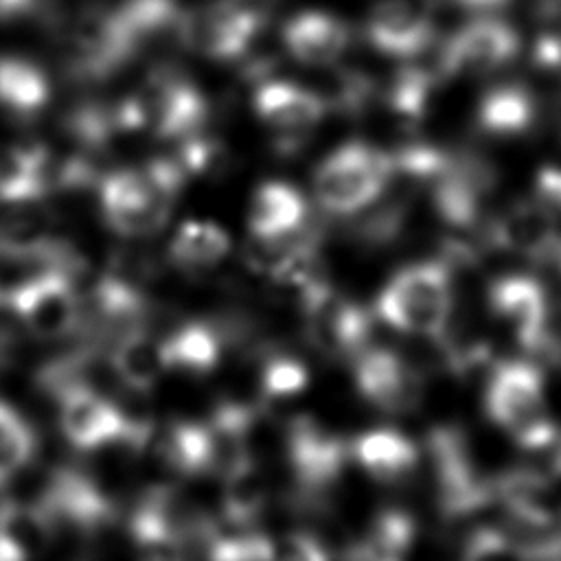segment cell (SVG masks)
Masks as SVG:
<instances>
[{"instance_id": "obj_1", "label": "cell", "mask_w": 561, "mask_h": 561, "mask_svg": "<svg viewBox=\"0 0 561 561\" xmlns=\"http://www.w3.org/2000/svg\"><path fill=\"white\" fill-rule=\"evenodd\" d=\"M186 180V171L173 156H158L142 167L114 169L99 180L101 217L123 239H149L169 224L173 202Z\"/></svg>"}, {"instance_id": "obj_2", "label": "cell", "mask_w": 561, "mask_h": 561, "mask_svg": "<svg viewBox=\"0 0 561 561\" xmlns=\"http://www.w3.org/2000/svg\"><path fill=\"white\" fill-rule=\"evenodd\" d=\"M456 305L449 261L401 267L379 289L375 316L386 327L414 337H440Z\"/></svg>"}, {"instance_id": "obj_3", "label": "cell", "mask_w": 561, "mask_h": 561, "mask_svg": "<svg viewBox=\"0 0 561 561\" xmlns=\"http://www.w3.org/2000/svg\"><path fill=\"white\" fill-rule=\"evenodd\" d=\"M394 178V158L368 140H348L313 169L316 204L327 215L353 217L375 204Z\"/></svg>"}, {"instance_id": "obj_4", "label": "cell", "mask_w": 561, "mask_h": 561, "mask_svg": "<svg viewBox=\"0 0 561 561\" xmlns=\"http://www.w3.org/2000/svg\"><path fill=\"white\" fill-rule=\"evenodd\" d=\"M75 278L77 274L64 265H39L2 291V305L35 340H66L79 333L83 313V298Z\"/></svg>"}, {"instance_id": "obj_5", "label": "cell", "mask_w": 561, "mask_h": 561, "mask_svg": "<svg viewBox=\"0 0 561 561\" xmlns=\"http://www.w3.org/2000/svg\"><path fill=\"white\" fill-rule=\"evenodd\" d=\"M484 403L491 421L524 449H543L557 440L543 379L530 362L508 359L493 368Z\"/></svg>"}, {"instance_id": "obj_6", "label": "cell", "mask_w": 561, "mask_h": 561, "mask_svg": "<svg viewBox=\"0 0 561 561\" xmlns=\"http://www.w3.org/2000/svg\"><path fill=\"white\" fill-rule=\"evenodd\" d=\"M259 123L270 131L278 156H296L324 121L329 105L311 88L291 81H267L252 99Z\"/></svg>"}, {"instance_id": "obj_7", "label": "cell", "mask_w": 561, "mask_h": 561, "mask_svg": "<svg viewBox=\"0 0 561 561\" xmlns=\"http://www.w3.org/2000/svg\"><path fill=\"white\" fill-rule=\"evenodd\" d=\"M353 386L364 403L388 414H408L425 397L423 370L386 346H366L353 359Z\"/></svg>"}, {"instance_id": "obj_8", "label": "cell", "mask_w": 561, "mask_h": 561, "mask_svg": "<svg viewBox=\"0 0 561 561\" xmlns=\"http://www.w3.org/2000/svg\"><path fill=\"white\" fill-rule=\"evenodd\" d=\"M491 313L515 335L528 353L561 355V340L550 329V302L543 285L530 276H502L489 287Z\"/></svg>"}, {"instance_id": "obj_9", "label": "cell", "mask_w": 561, "mask_h": 561, "mask_svg": "<svg viewBox=\"0 0 561 561\" xmlns=\"http://www.w3.org/2000/svg\"><path fill=\"white\" fill-rule=\"evenodd\" d=\"M517 50L513 26L497 18H478L447 42L440 59L445 75H486L508 64Z\"/></svg>"}, {"instance_id": "obj_10", "label": "cell", "mask_w": 561, "mask_h": 561, "mask_svg": "<svg viewBox=\"0 0 561 561\" xmlns=\"http://www.w3.org/2000/svg\"><path fill=\"white\" fill-rule=\"evenodd\" d=\"M256 18L237 4H213L182 20V39L197 53L232 59L243 55L256 35Z\"/></svg>"}, {"instance_id": "obj_11", "label": "cell", "mask_w": 561, "mask_h": 561, "mask_svg": "<svg viewBox=\"0 0 561 561\" xmlns=\"http://www.w3.org/2000/svg\"><path fill=\"white\" fill-rule=\"evenodd\" d=\"M486 234L493 245L530 259H552L561 243L552 206L537 202L511 206L486 226Z\"/></svg>"}, {"instance_id": "obj_12", "label": "cell", "mask_w": 561, "mask_h": 561, "mask_svg": "<svg viewBox=\"0 0 561 561\" xmlns=\"http://www.w3.org/2000/svg\"><path fill=\"white\" fill-rule=\"evenodd\" d=\"M105 357L116 383L129 392L149 394L167 375L162 335L153 333L149 324L114 337Z\"/></svg>"}, {"instance_id": "obj_13", "label": "cell", "mask_w": 561, "mask_h": 561, "mask_svg": "<svg viewBox=\"0 0 561 561\" xmlns=\"http://www.w3.org/2000/svg\"><path fill=\"white\" fill-rule=\"evenodd\" d=\"M373 46L388 55H416L430 46L432 18L421 0H383L368 18Z\"/></svg>"}, {"instance_id": "obj_14", "label": "cell", "mask_w": 561, "mask_h": 561, "mask_svg": "<svg viewBox=\"0 0 561 561\" xmlns=\"http://www.w3.org/2000/svg\"><path fill=\"white\" fill-rule=\"evenodd\" d=\"M348 447L351 460L357 462L359 471L379 484L403 482L421 460L414 440L394 427L366 430Z\"/></svg>"}, {"instance_id": "obj_15", "label": "cell", "mask_w": 561, "mask_h": 561, "mask_svg": "<svg viewBox=\"0 0 561 561\" xmlns=\"http://www.w3.org/2000/svg\"><path fill=\"white\" fill-rule=\"evenodd\" d=\"M162 344L167 373L204 377L219 368L228 337L217 322L188 320L164 333Z\"/></svg>"}, {"instance_id": "obj_16", "label": "cell", "mask_w": 561, "mask_h": 561, "mask_svg": "<svg viewBox=\"0 0 561 561\" xmlns=\"http://www.w3.org/2000/svg\"><path fill=\"white\" fill-rule=\"evenodd\" d=\"M309 221V206L302 193L287 182L270 180L254 188L245 208L250 237L267 239L287 234Z\"/></svg>"}, {"instance_id": "obj_17", "label": "cell", "mask_w": 561, "mask_h": 561, "mask_svg": "<svg viewBox=\"0 0 561 561\" xmlns=\"http://www.w3.org/2000/svg\"><path fill=\"white\" fill-rule=\"evenodd\" d=\"M283 44L298 61L307 66H331L348 46L346 24L322 11H307L289 20L283 31Z\"/></svg>"}, {"instance_id": "obj_18", "label": "cell", "mask_w": 561, "mask_h": 561, "mask_svg": "<svg viewBox=\"0 0 561 561\" xmlns=\"http://www.w3.org/2000/svg\"><path fill=\"white\" fill-rule=\"evenodd\" d=\"M232 250L230 234L210 219H186L169 239L167 259L184 274L213 272Z\"/></svg>"}, {"instance_id": "obj_19", "label": "cell", "mask_w": 561, "mask_h": 561, "mask_svg": "<svg viewBox=\"0 0 561 561\" xmlns=\"http://www.w3.org/2000/svg\"><path fill=\"white\" fill-rule=\"evenodd\" d=\"M53 546V528L39 504L22 497L0 500V561H18Z\"/></svg>"}, {"instance_id": "obj_20", "label": "cell", "mask_w": 561, "mask_h": 561, "mask_svg": "<svg viewBox=\"0 0 561 561\" xmlns=\"http://www.w3.org/2000/svg\"><path fill=\"white\" fill-rule=\"evenodd\" d=\"M48 195V149L39 142L0 147V199Z\"/></svg>"}, {"instance_id": "obj_21", "label": "cell", "mask_w": 561, "mask_h": 561, "mask_svg": "<svg viewBox=\"0 0 561 561\" xmlns=\"http://www.w3.org/2000/svg\"><path fill=\"white\" fill-rule=\"evenodd\" d=\"M416 524L403 508H379L368 515L362 533L353 539L348 557L399 559L414 543Z\"/></svg>"}, {"instance_id": "obj_22", "label": "cell", "mask_w": 561, "mask_h": 561, "mask_svg": "<svg viewBox=\"0 0 561 561\" xmlns=\"http://www.w3.org/2000/svg\"><path fill=\"white\" fill-rule=\"evenodd\" d=\"M537 105L528 88L517 83L495 85L484 92L476 110L480 129L493 136H517L535 123Z\"/></svg>"}, {"instance_id": "obj_23", "label": "cell", "mask_w": 561, "mask_h": 561, "mask_svg": "<svg viewBox=\"0 0 561 561\" xmlns=\"http://www.w3.org/2000/svg\"><path fill=\"white\" fill-rule=\"evenodd\" d=\"M50 96L46 75L22 57H0V107L28 118L44 110Z\"/></svg>"}, {"instance_id": "obj_24", "label": "cell", "mask_w": 561, "mask_h": 561, "mask_svg": "<svg viewBox=\"0 0 561 561\" xmlns=\"http://www.w3.org/2000/svg\"><path fill=\"white\" fill-rule=\"evenodd\" d=\"M37 454V434L24 414L0 399V489L28 469Z\"/></svg>"}, {"instance_id": "obj_25", "label": "cell", "mask_w": 561, "mask_h": 561, "mask_svg": "<svg viewBox=\"0 0 561 561\" xmlns=\"http://www.w3.org/2000/svg\"><path fill=\"white\" fill-rule=\"evenodd\" d=\"M263 401H283L300 394L309 386V368L302 359L285 351H261L256 370Z\"/></svg>"}, {"instance_id": "obj_26", "label": "cell", "mask_w": 561, "mask_h": 561, "mask_svg": "<svg viewBox=\"0 0 561 561\" xmlns=\"http://www.w3.org/2000/svg\"><path fill=\"white\" fill-rule=\"evenodd\" d=\"M213 559L224 561H250V559H270L274 557V539L265 533L241 528V533L217 535L208 548Z\"/></svg>"}, {"instance_id": "obj_27", "label": "cell", "mask_w": 561, "mask_h": 561, "mask_svg": "<svg viewBox=\"0 0 561 561\" xmlns=\"http://www.w3.org/2000/svg\"><path fill=\"white\" fill-rule=\"evenodd\" d=\"M541 197L552 206V208H561V169L557 167H548L539 173L537 178Z\"/></svg>"}, {"instance_id": "obj_28", "label": "cell", "mask_w": 561, "mask_h": 561, "mask_svg": "<svg viewBox=\"0 0 561 561\" xmlns=\"http://www.w3.org/2000/svg\"><path fill=\"white\" fill-rule=\"evenodd\" d=\"M454 2H458L460 7L476 11V13H493V11L504 9L511 0H454Z\"/></svg>"}, {"instance_id": "obj_29", "label": "cell", "mask_w": 561, "mask_h": 561, "mask_svg": "<svg viewBox=\"0 0 561 561\" xmlns=\"http://www.w3.org/2000/svg\"><path fill=\"white\" fill-rule=\"evenodd\" d=\"M554 121H557V127H559V131H561V96H559V101H557V105H554Z\"/></svg>"}, {"instance_id": "obj_30", "label": "cell", "mask_w": 561, "mask_h": 561, "mask_svg": "<svg viewBox=\"0 0 561 561\" xmlns=\"http://www.w3.org/2000/svg\"><path fill=\"white\" fill-rule=\"evenodd\" d=\"M0 307H2V296H0Z\"/></svg>"}]
</instances>
